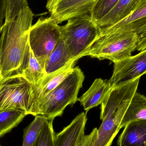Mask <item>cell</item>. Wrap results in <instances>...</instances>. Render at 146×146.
Returning a JSON list of instances; mask_svg holds the SVG:
<instances>
[{
    "label": "cell",
    "instance_id": "cell-2",
    "mask_svg": "<svg viewBox=\"0 0 146 146\" xmlns=\"http://www.w3.org/2000/svg\"><path fill=\"white\" fill-rule=\"evenodd\" d=\"M84 79V73L80 68L78 66L74 68L55 89L37 104L30 115L41 116L50 120L62 116L67 106L78 101V93Z\"/></svg>",
    "mask_w": 146,
    "mask_h": 146
},
{
    "label": "cell",
    "instance_id": "cell-21",
    "mask_svg": "<svg viewBox=\"0 0 146 146\" xmlns=\"http://www.w3.org/2000/svg\"><path fill=\"white\" fill-rule=\"evenodd\" d=\"M54 120H48L33 146H56V133L53 127Z\"/></svg>",
    "mask_w": 146,
    "mask_h": 146
},
{
    "label": "cell",
    "instance_id": "cell-5",
    "mask_svg": "<svg viewBox=\"0 0 146 146\" xmlns=\"http://www.w3.org/2000/svg\"><path fill=\"white\" fill-rule=\"evenodd\" d=\"M61 38V26L50 16L40 17L31 27L30 48L44 70L50 56Z\"/></svg>",
    "mask_w": 146,
    "mask_h": 146
},
{
    "label": "cell",
    "instance_id": "cell-18",
    "mask_svg": "<svg viewBox=\"0 0 146 146\" xmlns=\"http://www.w3.org/2000/svg\"><path fill=\"white\" fill-rule=\"evenodd\" d=\"M27 115L25 112L20 110L9 109L0 111V138L17 127Z\"/></svg>",
    "mask_w": 146,
    "mask_h": 146
},
{
    "label": "cell",
    "instance_id": "cell-23",
    "mask_svg": "<svg viewBox=\"0 0 146 146\" xmlns=\"http://www.w3.org/2000/svg\"><path fill=\"white\" fill-rule=\"evenodd\" d=\"M98 129L94 128L90 134L85 135L75 146H92L97 136Z\"/></svg>",
    "mask_w": 146,
    "mask_h": 146
},
{
    "label": "cell",
    "instance_id": "cell-26",
    "mask_svg": "<svg viewBox=\"0 0 146 146\" xmlns=\"http://www.w3.org/2000/svg\"></svg>",
    "mask_w": 146,
    "mask_h": 146
},
{
    "label": "cell",
    "instance_id": "cell-6",
    "mask_svg": "<svg viewBox=\"0 0 146 146\" xmlns=\"http://www.w3.org/2000/svg\"><path fill=\"white\" fill-rule=\"evenodd\" d=\"M100 119L102 123L92 146H111L120 131L127 107L122 102L112 100L101 104Z\"/></svg>",
    "mask_w": 146,
    "mask_h": 146
},
{
    "label": "cell",
    "instance_id": "cell-22",
    "mask_svg": "<svg viewBox=\"0 0 146 146\" xmlns=\"http://www.w3.org/2000/svg\"><path fill=\"white\" fill-rule=\"evenodd\" d=\"M119 0H99L91 13L93 20L98 23L104 17Z\"/></svg>",
    "mask_w": 146,
    "mask_h": 146
},
{
    "label": "cell",
    "instance_id": "cell-20",
    "mask_svg": "<svg viewBox=\"0 0 146 146\" xmlns=\"http://www.w3.org/2000/svg\"><path fill=\"white\" fill-rule=\"evenodd\" d=\"M34 120L24 130L22 146H33L38 137L47 118L40 115L35 116Z\"/></svg>",
    "mask_w": 146,
    "mask_h": 146
},
{
    "label": "cell",
    "instance_id": "cell-9",
    "mask_svg": "<svg viewBox=\"0 0 146 146\" xmlns=\"http://www.w3.org/2000/svg\"><path fill=\"white\" fill-rule=\"evenodd\" d=\"M123 32L136 33L139 38L136 50L141 52L146 49V3L116 24L100 29V36Z\"/></svg>",
    "mask_w": 146,
    "mask_h": 146
},
{
    "label": "cell",
    "instance_id": "cell-14",
    "mask_svg": "<svg viewBox=\"0 0 146 146\" xmlns=\"http://www.w3.org/2000/svg\"><path fill=\"white\" fill-rule=\"evenodd\" d=\"M112 88L109 80L101 78L95 79L89 89L79 98L78 101L87 113L90 109L101 104Z\"/></svg>",
    "mask_w": 146,
    "mask_h": 146
},
{
    "label": "cell",
    "instance_id": "cell-12",
    "mask_svg": "<svg viewBox=\"0 0 146 146\" xmlns=\"http://www.w3.org/2000/svg\"><path fill=\"white\" fill-rule=\"evenodd\" d=\"M146 0H119L114 7L97 23L100 29L113 25L142 7Z\"/></svg>",
    "mask_w": 146,
    "mask_h": 146
},
{
    "label": "cell",
    "instance_id": "cell-7",
    "mask_svg": "<svg viewBox=\"0 0 146 146\" xmlns=\"http://www.w3.org/2000/svg\"><path fill=\"white\" fill-rule=\"evenodd\" d=\"M31 86L21 76L3 79L0 86V111L20 110L27 115Z\"/></svg>",
    "mask_w": 146,
    "mask_h": 146
},
{
    "label": "cell",
    "instance_id": "cell-1",
    "mask_svg": "<svg viewBox=\"0 0 146 146\" xmlns=\"http://www.w3.org/2000/svg\"><path fill=\"white\" fill-rule=\"evenodd\" d=\"M34 15L27 0H7L0 37V69L3 79L21 76L30 52L29 32Z\"/></svg>",
    "mask_w": 146,
    "mask_h": 146
},
{
    "label": "cell",
    "instance_id": "cell-24",
    "mask_svg": "<svg viewBox=\"0 0 146 146\" xmlns=\"http://www.w3.org/2000/svg\"><path fill=\"white\" fill-rule=\"evenodd\" d=\"M7 0H0V30L3 27V19L6 16Z\"/></svg>",
    "mask_w": 146,
    "mask_h": 146
},
{
    "label": "cell",
    "instance_id": "cell-25",
    "mask_svg": "<svg viewBox=\"0 0 146 146\" xmlns=\"http://www.w3.org/2000/svg\"><path fill=\"white\" fill-rule=\"evenodd\" d=\"M3 78L2 76H1V69H0V86L1 85L2 82L3 81Z\"/></svg>",
    "mask_w": 146,
    "mask_h": 146
},
{
    "label": "cell",
    "instance_id": "cell-4",
    "mask_svg": "<svg viewBox=\"0 0 146 146\" xmlns=\"http://www.w3.org/2000/svg\"><path fill=\"white\" fill-rule=\"evenodd\" d=\"M139 38L133 32H123L101 36L96 40L84 56L99 60H108L114 63L131 56L137 49Z\"/></svg>",
    "mask_w": 146,
    "mask_h": 146
},
{
    "label": "cell",
    "instance_id": "cell-19",
    "mask_svg": "<svg viewBox=\"0 0 146 146\" xmlns=\"http://www.w3.org/2000/svg\"><path fill=\"white\" fill-rule=\"evenodd\" d=\"M21 76L32 85L36 84L45 76L44 70L35 58L31 48L28 59Z\"/></svg>",
    "mask_w": 146,
    "mask_h": 146
},
{
    "label": "cell",
    "instance_id": "cell-15",
    "mask_svg": "<svg viewBox=\"0 0 146 146\" xmlns=\"http://www.w3.org/2000/svg\"><path fill=\"white\" fill-rule=\"evenodd\" d=\"M118 146H146V121L130 122L118 138Z\"/></svg>",
    "mask_w": 146,
    "mask_h": 146
},
{
    "label": "cell",
    "instance_id": "cell-11",
    "mask_svg": "<svg viewBox=\"0 0 146 146\" xmlns=\"http://www.w3.org/2000/svg\"><path fill=\"white\" fill-rule=\"evenodd\" d=\"M76 61L64 68L45 76L39 82L32 85L27 115H30L37 104L56 88L74 70Z\"/></svg>",
    "mask_w": 146,
    "mask_h": 146
},
{
    "label": "cell",
    "instance_id": "cell-10",
    "mask_svg": "<svg viewBox=\"0 0 146 146\" xmlns=\"http://www.w3.org/2000/svg\"><path fill=\"white\" fill-rule=\"evenodd\" d=\"M146 74V49L114 63L109 82L112 88L121 86Z\"/></svg>",
    "mask_w": 146,
    "mask_h": 146
},
{
    "label": "cell",
    "instance_id": "cell-13",
    "mask_svg": "<svg viewBox=\"0 0 146 146\" xmlns=\"http://www.w3.org/2000/svg\"><path fill=\"white\" fill-rule=\"evenodd\" d=\"M87 113L76 116L71 123L56 133V146H75L85 135Z\"/></svg>",
    "mask_w": 146,
    "mask_h": 146
},
{
    "label": "cell",
    "instance_id": "cell-17",
    "mask_svg": "<svg viewBox=\"0 0 146 146\" xmlns=\"http://www.w3.org/2000/svg\"><path fill=\"white\" fill-rule=\"evenodd\" d=\"M138 120L146 121V97L136 92L123 118L121 128L130 122Z\"/></svg>",
    "mask_w": 146,
    "mask_h": 146
},
{
    "label": "cell",
    "instance_id": "cell-3",
    "mask_svg": "<svg viewBox=\"0 0 146 146\" xmlns=\"http://www.w3.org/2000/svg\"><path fill=\"white\" fill-rule=\"evenodd\" d=\"M62 38L72 59L77 61L84 56L100 36V29L90 14L68 21L61 26Z\"/></svg>",
    "mask_w": 146,
    "mask_h": 146
},
{
    "label": "cell",
    "instance_id": "cell-8",
    "mask_svg": "<svg viewBox=\"0 0 146 146\" xmlns=\"http://www.w3.org/2000/svg\"><path fill=\"white\" fill-rule=\"evenodd\" d=\"M99 0H48L50 17L59 25L83 15L91 14Z\"/></svg>",
    "mask_w": 146,
    "mask_h": 146
},
{
    "label": "cell",
    "instance_id": "cell-16",
    "mask_svg": "<svg viewBox=\"0 0 146 146\" xmlns=\"http://www.w3.org/2000/svg\"><path fill=\"white\" fill-rule=\"evenodd\" d=\"M76 61L69 55L62 38L50 56L44 69L45 76L57 72Z\"/></svg>",
    "mask_w": 146,
    "mask_h": 146
}]
</instances>
